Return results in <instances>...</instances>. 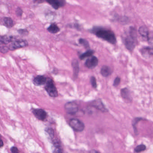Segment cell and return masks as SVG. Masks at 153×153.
<instances>
[{
  "mask_svg": "<svg viewBox=\"0 0 153 153\" xmlns=\"http://www.w3.org/2000/svg\"><path fill=\"white\" fill-rule=\"evenodd\" d=\"M79 42L80 44H82V45L85 48H87L90 47L89 43L88 41L84 39H80L79 40Z\"/></svg>",
  "mask_w": 153,
  "mask_h": 153,
  "instance_id": "obj_24",
  "label": "cell"
},
{
  "mask_svg": "<svg viewBox=\"0 0 153 153\" xmlns=\"http://www.w3.org/2000/svg\"><path fill=\"white\" fill-rule=\"evenodd\" d=\"M120 82V78L119 77L116 78L115 79L114 81L113 86L114 87H117V86L119 85Z\"/></svg>",
  "mask_w": 153,
  "mask_h": 153,
  "instance_id": "obj_29",
  "label": "cell"
},
{
  "mask_svg": "<svg viewBox=\"0 0 153 153\" xmlns=\"http://www.w3.org/2000/svg\"><path fill=\"white\" fill-rule=\"evenodd\" d=\"M47 30L50 33L56 34V33H58V32L60 31V28L55 23H52L49 26Z\"/></svg>",
  "mask_w": 153,
  "mask_h": 153,
  "instance_id": "obj_20",
  "label": "cell"
},
{
  "mask_svg": "<svg viewBox=\"0 0 153 153\" xmlns=\"http://www.w3.org/2000/svg\"><path fill=\"white\" fill-rule=\"evenodd\" d=\"M14 38L7 36H2L0 37V43L2 44H7L10 42L13 41Z\"/></svg>",
  "mask_w": 153,
  "mask_h": 153,
  "instance_id": "obj_18",
  "label": "cell"
},
{
  "mask_svg": "<svg viewBox=\"0 0 153 153\" xmlns=\"http://www.w3.org/2000/svg\"><path fill=\"white\" fill-rule=\"evenodd\" d=\"M139 33L144 38L147 40H148L149 36V32L146 27L143 26L140 27L139 29Z\"/></svg>",
  "mask_w": 153,
  "mask_h": 153,
  "instance_id": "obj_16",
  "label": "cell"
},
{
  "mask_svg": "<svg viewBox=\"0 0 153 153\" xmlns=\"http://www.w3.org/2000/svg\"><path fill=\"white\" fill-rule=\"evenodd\" d=\"M65 110L68 114L75 115L79 110L78 105L74 102H68L65 104Z\"/></svg>",
  "mask_w": 153,
  "mask_h": 153,
  "instance_id": "obj_5",
  "label": "cell"
},
{
  "mask_svg": "<svg viewBox=\"0 0 153 153\" xmlns=\"http://www.w3.org/2000/svg\"><path fill=\"white\" fill-rule=\"evenodd\" d=\"M89 153H100L99 151L98 150H91L89 152Z\"/></svg>",
  "mask_w": 153,
  "mask_h": 153,
  "instance_id": "obj_33",
  "label": "cell"
},
{
  "mask_svg": "<svg viewBox=\"0 0 153 153\" xmlns=\"http://www.w3.org/2000/svg\"><path fill=\"white\" fill-rule=\"evenodd\" d=\"M100 72L102 76H103L104 77H108L112 73V69L109 67L107 66H104L102 67Z\"/></svg>",
  "mask_w": 153,
  "mask_h": 153,
  "instance_id": "obj_17",
  "label": "cell"
},
{
  "mask_svg": "<svg viewBox=\"0 0 153 153\" xmlns=\"http://www.w3.org/2000/svg\"><path fill=\"white\" fill-rule=\"evenodd\" d=\"M32 112L36 118L42 121L45 120L47 117L46 112L43 109H34L32 110Z\"/></svg>",
  "mask_w": 153,
  "mask_h": 153,
  "instance_id": "obj_9",
  "label": "cell"
},
{
  "mask_svg": "<svg viewBox=\"0 0 153 153\" xmlns=\"http://www.w3.org/2000/svg\"><path fill=\"white\" fill-rule=\"evenodd\" d=\"M69 124L72 128L77 132H82L85 129L84 124L77 119H72L70 120Z\"/></svg>",
  "mask_w": 153,
  "mask_h": 153,
  "instance_id": "obj_4",
  "label": "cell"
},
{
  "mask_svg": "<svg viewBox=\"0 0 153 153\" xmlns=\"http://www.w3.org/2000/svg\"><path fill=\"white\" fill-rule=\"evenodd\" d=\"M45 89L52 97L55 98L58 96V92L57 88L54 85L53 81L50 78L47 79L45 86Z\"/></svg>",
  "mask_w": 153,
  "mask_h": 153,
  "instance_id": "obj_3",
  "label": "cell"
},
{
  "mask_svg": "<svg viewBox=\"0 0 153 153\" xmlns=\"http://www.w3.org/2000/svg\"><path fill=\"white\" fill-rule=\"evenodd\" d=\"M52 151L53 153H62L63 149L61 144L57 141L52 142Z\"/></svg>",
  "mask_w": 153,
  "mask_h": 153,
  "instance_id": "obj_13",
  "label": "cell"
},
{
  "mask_svg": "<svg viewBox=\"0 0 153 153\" xmlns=\"http://www.w3.org/2000/svg\"><path fill=\"white\" fill-rule=\"evenodd\" d=\"M4 145V144H3V141L1 140V139H0V147H1Z\"/></svg>",
  "mask_w": 153,
  "mask_h": 153,
  "instance_id": "obj_34",
  "label": "cell"
},
{
  "mask_svg": "<svg viewBox=\"0 0 153 153\" xmlns=\"http://www.w3.org/2000/svg\"><path fill=\"white\" fill-rule=\"evenodd\" d=\"M10 50L9 47H7L6 46H1L0 47V52L1 53H7L8 52V51Z\"/></svg>",
  "mask_w": 153,
  "mask_h": 153,
  "instance_id": "obj_27",
  "label": "cell"
},
{
  "mask_svg": "<svg viewBox=\"0 0 153 153\" xmlns=\"http://www.w3.org/2000/svg\"><path fill=\"white\" fill-rule=\"evenodd\" d=\"M92 32L95 34L98 37L111 44H116L117 43L116 36L113 32L111 30L100 27H95L92 30Z\"/></svg>",
  "mask_w": 153,
  "mask_h": 153,
  "instance_id": "obj_1",
  "label": "cell"
},
{
  "mask_svg": "<svg viewBox=\"0 0 153 153\" xmlns=\"http://www.w3.org/2000/svg\"><path fill=\"white\" fill-rule=\"evenodd\" d=\"M47 78L44 76L39 75L37 76L33 79V83L36 86H39L46 84Z\"/></svg>",
  "mask_w": 153,
  "mask_h": 153,
  "instance_id": "obj_11",
  "label": "cell"
},
{
  "mask_svg": "<svg viewBox=\"0 0 153 153\" xmlns=\"http://www.w3.org/2000/svg\"><path fill=\"white\" fill-rule=\"evenodd\" d=\"M11 151L12 153H19L18 149L15 146H13L11 148Z\"/></svg>",
  "mask_w": 153,
  "mask_h": 153,
  "instance_id": "obj_31",
  "label": "cell"
},
{
  "mask_svg": "<svg viewBox=\"0 0 153 153\" xmlns=\"http://www.w3.org/2000/svg\"><path fill=\"white\" fill-rule=\"evenodd\" d=\"M98 64V59L96 57L93 56L91 58H89L86 61L85 63V66L88 68H94Z\"/></svg>",
  "mask_w": 153,
  "mask_h": 153,
  "instance_id": "obj_10",
  "label": "cell"
},
{
  "mask_svg": "<svg viewBox=\"0 0 153 153\" xmlns=\"http://www.w3.org/2000/svg\"><path fill=\"white\" fill-rule=\"evenodd\" d=\"M143 119L141 118H136L134 119L133 120V123H132V124H133V127L134 130L135 131V133H137V128H136V125H137V123L140 122V120H142Z\"/></svg>",
  "mask_w": 153,
  "mask_h": 153,
  "instance_id": "obj_25",
  "label": "cell"
},
{
  "mask_svg": "<svg viewBox=\"0 0 153 153\" xmlns=\"http://www.w3.org/2000/svg\"><path fill=\"white\" fill-rule=\"evenodd\" d=\"M123 41L127 49L130 51L133 50L137 42V31L135 27H129V34L124 38Z\"/></svg>",
  "mask_w": 153,
  "mask_h": 153,
  "instance_id": "obj_2",
  "label": "cell"
},
{
  "mask_svg": "<svg viewBox=\"0 0 153 153\" xmlns=\"http://www.w3.org/2000/svg\"><path fill=\"white\" fill-rule=\"evenodd\" d=\"M2 25H4L6 27L8 28H11L14 26V21L10 17H5L2 18L1 21Z\"/></svg>",
  "mask_w": 153,
  "mask_h": 153,
  "instance_id": "obj_14",
  "label": "cell"
},
{
  "mask_svg": "<svg viewBox=\"0 0 153 153\" xmlns=\"http://www.w3.org/2000/svg\"><path fill=\"white\" fill-rule=\"evenodd\" d=\"M94 53V51H93V50H88L85 53L81 54L80 57H79V58L81 60H83V59H85L87 57L92 56Z\"/></svg>",
  "mask_w": 153,
  "mask_h": 153,
  "instance_id": "obj_22",
  "label": "cell"
},
{
  "mask_svg": "<svg viewBox=\"0 0 153 153\" xmlns=\"http://www.w3.org/2000/svg\"><path fill=\"white\" fill-rule=\"evenodd\" d=\"M143 56L144 57H150V56L153 55V48L146 47L143 48L141 51Z\"/></svg>",
  "mask_w": 153,
  "mask_h": 153,
  "instance_id": "obj_19",
  "label": "cell"
},
{
  "mask_svg": "<svg viewBox=\"0 0 153 153\" xmlns=\"http://www.w3.org/2000/svg\"><path fill=\"white\" fill-rule=\"evenodd\" d=\"M28 45V42L23 40L14 41L9 47V49L11 51H14L18 48L26 47Z\"/></svg>",
  "mask_w": 153,
  "mask_h": 153,
  "instance_id": "obj_6",
  "label": "cell"
},
{
  "mask_svg": "<svg viewBox=\"0 0 153 153\" xmlns=\"http://www.w3.org/2000/svg\"><path fill=\"white\" fill-rule=\"evenodd\" d=\"M91 83L92 86L94 88H96L97 87V82L96 78L94 76H92L91 78Z\"/></svg>",
  "mask_w": 153,
  "mask_h": 153,
  "instance_id": "obj_26",
  "label": "cell"
},
{
  "mask_svg": "<svg viewBox=\"0 0 153 153\" xmlns=\"http://www.w3.org/2000/svg\"><path fill=\"white\" fill-rule=\"evenodd\" d=\"M45 132L48 139L51 140V142H53L54 141L53 139L55 136L54 130L52 129L48 128L45 129Z\"/></svg>",
  "mask_w": 153,
  "mask_h": 153,
  "instance_id": "obj_21",
  "label": "cell"
},
{
  "mask_svg": "<svg viewBox=\"0 0 153 153\" xmlns=\"http://www.w3.org/2000/svg\"><path fill=\"white\" fill-rule=\"evenodd\" d=\"M46 1L55 10L63 7L66 4L65 0H46Z\"/></svg>",
  "mask_w": 153,
  "mask_h": 153,
  "instance_id": "obj_8",
  "label": "cell"
},
{
  "mask_svg": "<svg viewBox=\"0 0 153 153\" xmlns=\"http://www.w3.org/2000/svg\"><path fill=\"white\" fill-rule=\"evenodd\" d=\"M18 33L23 36H26L28 34V31L26 29H20L18 31Z\"/></svg>",
  "mask_w": 153,
  "mask_h": 153,
  "instance_id": "obj_28",
  "label": "cell"
},
{
  "mask_svg": "<svg viewBox=\"0 0 153 153\" xmlns=\"http://www.w3.org/2000/svg\"><path fill=\"white\" fill-rule=\"evenodd\" d=\"M91 106L96 108L98 110L102 112H106L108 111L102 101L100 99H96L92 101L91 103Z\"/></svg>",
  "mask_w": 153,
  "mask_h": 153,
  "instance_id": "obj_7",
  "label": "cell"
},
{
  "mask_svg": "<svg viewBox=\"0 0 153 153\" xmlns=\"http://www.w3.org/2000/svg\"><path fill=\"white\" fill-rule=\"evenodd\" d=\"M16 15L18 16H21L22 14V10L20 7H18L16 11Z\"/></svg>",
  "mask_w": 153,
  "mask_h": 153,
  "instance_id": "obj_30",
  "label": "cell"
},
{
  "mask_svg": "<svg viewBox=\"0 0 153 153\" xmlns=\"http://www.w3.org/2000/svg\"><path fill=\"white\" fill-rule=\"evenodd\" d=\"M146 149V146L143 144L138 145L135 148V151L136 153H140L142 151H144Z\"/></svg>",
  "mask_w": 153,
  "mask_h": 153,
  "instance_id": "obj_23",
  "label": "cell"
},
{
  "mask_svg": "<svg viewBox=\"0 0 153 153\" xmlns=\"http://www.w3.org/2000/svg\"><path fill=\"white\" fill-rule=\"evenodd\" d=\"M147 41L149 42L150 43H153V37H150L149 36Z\"/></svg>",
  "mask_w": 153,
  "mask_h": 153,
  "instance_id": "obj_32",
  "label": "cell"
},
{
  "mask_svg": "<svg viewBox=\"0 0 153 153\" xmlns=\"http://www.w3.org/2000/svg\"><path fill=\"white\" fill-rule=\"evenodd\" d=\"M121 95L123 98L125 100L129 101H132V97L130 92L127 88L122 89L121 90Z\"/></svg>",
  "mask_w": 153,
  "mask_h": 153,
  "instance_id": "obj_15",
  "label": "cell"
},
{
  "mask_svg": "<svg viewBox=\"0 0 153 153\" xmlns=\"http://www.w3.org/2000/svg\"><path fill=\"white\" fill-rule=\"evenodd\" d=\"M72 66L73 68V78L74 79H76L78 76L79 71V64H78V61L76 59H73L72 62Z\"/></svg>",
  "mask_w": 153,
  "mask_h": 153,
  "instance_id": "obj_12",
  "label": "cell"
}]
</instances>
